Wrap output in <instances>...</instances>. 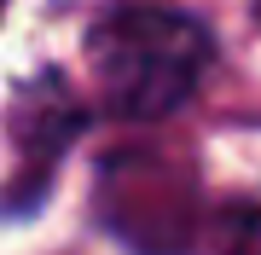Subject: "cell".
I'll return each mask as SVG.
<instances>
[{
  "mask_svg": "<svg viewBox=\"0 0 261 255\" xmlns=\"http://www.w3.org/2000/svg\"><path fill=\"white\" fill-rule=\"evenodd\" d=\"M209 29L186 12L122 6L87 29V64L116 116H168L180 110L209 70Z\"/></svg>",
  "mask_w": 261,
  "mask_h": 255,
  "instance_id": "1",
  "label": "cell"
},
{
  "mask_svg": "<svg viewBox=\"0 0 261 255\" xmlns=\"http://www.w3.org/2000/svg\"><path fill=\"white\" fill-rule=\"evenodd\" d=\"M232 255H261V220H250V238H238Z\"/></svg>",
  "mask_w": 261,
  "mask_h": 255,
  "instance_id": "2",
  "label": "cell"
}]
</instances>
